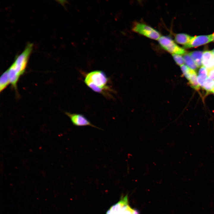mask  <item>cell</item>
<instances>
[{"mask_svg": "<svg viewBox=\"0 0 214 214\" xmlns=\"http://www.w3.org/2000/svg\"><path fill=\"white\" fill-rule=\"evenodd\" d=\"M133 214H140V213L137 210L134 209Z\"/></svg>", "mask_w": 214, "mask_h": 214, "instance_id": "19", "label": "cell"}, {"mask_svg": "<svg viewBox=\"0 0 214 214\" xmlns=\"http://www.w3.org/2000/svg\"><path fill=\"white\" fill-rule=\"evenodd\" d=\"M184 62L190 69L195 71L198 67L194 60L189 54H185L183 56Z\"/></svg>", "mask_w": 214, "mask_h": 214, "instance_id": "13", "label": "cell"}, {"mask_svg": "<svg viewBox=\"0 0 214 214\" xmlns=\"http://www.w3.org/2000/svg\"><path fill=\"white\" fill-rule=\"evenodd\" d=\"M212 34V41L213 42H214V33L213 34Z\"/></svg>", "mask_w": 214, "mask_h": 214, "instance_id": "20", "label": "cell"}, {"mask_svg": "<svg viewBox=\"0 0 214 214\" xmlns=\"http://www.w3.org/2000/svg\"><path fill=\"white\" fill-rule=\"evenodd\" d=\"M192 37L184 33L176 34L174 36V39L177 43L184 46L187 45L190 41Z\"/></svg>", "mask_w": 214, "mask_h": 214, "instance_id": "9", "label": "cell"}, {"mask_svg": "<svg viewBox=\"0 0 214 214\" xmlns=\"http://www.w3.org/2000/svg\"><path fill=\"white\" fill-rule=\"evenodd\" d=\"M197 77L195 71L193 70L190 78L188 81L190 86L192 88L198 90L199 89L200 85L197 81Z\"/></svg>", "mask_w": 214, "mask_h": 214, "instance_id": "14", "label": "cell"}, {"mask_svg": "<svg viewBox=\"0 0 214 214\" xmlns=\"http://www.w3.org/2000/svg\"></svg>", "mask_w": 214, "mask_h": 214, "instance_id": "24", "label": "cell"}, {"mask_svg": "<svg viewBox=\"0 0 214 214\" xmlns=\"http://www.w3.org/2000/svg\"><path fill=\"white\" fill-rule=\"evenodd\" d=\"M180 67L184 75L189 80L190 78L193 70L184 64L181 66Z\"/></svg>", "mask_w": 214, "mask_h": 214, "instance_id": "16", "label": "cell"}, {"mask_svg": "<svg viewBox=\"0 0 214 214\" xmlns=\"http://www.w3.org/2000/svg\"><path fill=\"white\" fill-rule=\"evenodd\" d=\"M211 51H205L203 52L202 64L207 70L213 67L212 63V60L213 57Z\"/></svg>", "mask_w": 214, "mask_h": 214, "instance_id": "8", "label": "cell"}, {"mask_svg": "<svg viewBox=\"0 0 214 214\" xmlns=\"http://www.w3.org/2000/svg\"><path fill=\"white\" fill-rule=\"evenodd\" d=\"M158 40L160 46L172 54L182 55L186 54V51L184 49L178 45L168 36H161Z\"/></svg>", "mask_w": 214, "mask_h": 214, "instance_id": "5", "label": "cell"}, {"mask_svg": "<svg viewBox=\"0 0 214 214\" xmlns=\"http://www.w3.org/2000/svg\"><path fill=\"white\" fill-rule=\"evenodd\" d=\"M10 84L7 70L1 75L0 78V92H2Z\"/></svg>", "mask_w": 214, "mask_h": 214, "instance_id": "10", "label": "cell"}, {"mask_svg": "<svg viewBox=\"0 0 214 214\" xmlns=\"http://www.w3.org/2000/svg\"><path fill=\"white\" fill-rule=\"evenodd\" d=\"M65 114L70 119L72 124L78 127L89 126L102 130L101 128L94 125L83 115L78 113L65 112Z\"/></svg>", "mask_w": 214, "mask_h": 214, "instance_id": "6", "label": "cell"}, {"mask_svg": "<svg viewBox=\"0 0 214 214\" xmlns=\"http://www.w3.org/2000/svg\"><path fill=\"white\" fill-rule=\"evenodd\" d=\"M134 210L129 205L127 195L122 197L116 204L111 207L106 214H133Z\"/></svg>", "mask_w": 214, "mask_h": 214, "instance_id": "3", "label": "cell"}, {"mask_svg": "<svg viewBox=\"0 0 214 214\" xmlns=\"http://www.w3.org/2000/svg\"><path fill=\"white\" fill-rule=\"evenodd\" d=\"M109 79L103 71L95 70L86 74L84 82L94 92L100 94L107 98H111L113 91L110 85Z\"/></svg>", "mask_w": 214, "mask_h": 214, "instance_id": "2", "label": "cell"}, {"mask_svg": "<svg viewBox=\"0 0 214 214\" xmlns=\"http://www.w3.org/2000/svg\"><path fill=\"white\" fill-rule=\"evenodd\" d=\"M211 92L214 94V88L211 91Z\"/></svg>", "mask_w": 214, "mask_h": 214, "instance_id": "23", "label": "cell"}, {"mask_svg": "<svg viewBox=\"0 0 214 214\" xmlns=\"http://www.w3.org/2000/svg\"><path fill=\"white\" fill-rule=\"evenodd\" d=\"M207 92H211L214 88V82L213 81L207 78L206 80L203 87Z\"/></svg>", "mask_w": 214, "mask_h": 214, "instance_id": "15", "label": "cell"}, {"mask_svg": "<svg viewBox=\"0 0 214 214\" xmlns=\"http://www.w3.org/2000/svg\"><path fill=\"white\" fill-rule=\"evenodd\" d=\"M207 70L204 66L200 67L199 72L197 80L199 84L201 85L204 84L207 78Z\"/></svg>", "mask_w": 214, "mask_h": 214, "instance_id": "11", "label": "cell"}, {"mask_svg": "<svg viewBox=\"0 0 214 214\" xmlns=\"http://www.w3.org/2000/svg\"><path fill=\"white\" fill-rule=\"evenodd\" d=\"M173 58L176 64L180 66L184 64L185 62L183 57L181 55L178 54H172Z\"/></svg>", "mask_w": 214, "mask_h": 214, "instance_id": "17", "label": "cell"}, {"mask_svg": "<svg viewBox=\"0 0 214 214\" xmlns=\"http://www.w3.org/2000/svg\"><path fill=\"white\" fill-rule=\"evenodd\" d=\"M212 63L213 67H214V56H213L212 60Z\"/></svg>", "mask_w": 214, "mask_h": 214, "instance_id": "21", "label": "cell"}, {"mask_svg": "<svg viewBox=\"0 0 214 214\" xmlns=\"http://www.w3.org/2000/svg\"><path fill=\"white\" fill-rule=\"evenodd\" d=\"M207 70L208 78L213 81H214V67Z\"/></svg>", "mask_w": 214, "mask_h": 214, "instance_id": "18", "label": "cell"}, {"mask_svg": "<svg viewBox=\"0 0 214 214\" xmlns=\"http://www.w3.org/2000/svg\"><path fill=\"white\" fill-rule=\"evenodd\" d=\"M203 52L201 51H192L189 54L194 60L198 67L202 66V59Z\"/></svg>", "mask_w": 214, "mask_h": 214, "instance_id": "12", "label": "cell"}, {"mask_svg": "<svg viewBox=\"0 0 214 214\" xmlns=\"http://www.w3.org/2000/svg\"><path fill=\"white\" fill-rule=\"evenodd\" d=\"M132 30L148 38L158 40L161 36L160 33L156 30L145 24L135 22L132 28Z\"/></svg>", "mask_w": 214, "mask_h": 214, "instance_id": "4", "label": "cell"}, {"mask_svg": "<svg viewBox=\"0 0 214 214\" xmlns=\"http://www.w3.org/2000/svg\"><path fill=\"white\" fill-rule=\"evenodd\" d=\"M212 41V34L192 37L190 42L183 46L185 48H194L205 44Z\"/></svg>", "mask_w": 214, "mask_h": 214, "instance_id": "7", "label": "cell"}, {"mask_svg": "<svg viewBox=\"0 0 214 214\" xmlns=\"http://www.w3.org/2000/svg\"><path fill=\"white\" fill-rule=\"evenodd\" d=\"M211 51L213 55V56H214V49H213L212 51Z\"/></svg>", "mask_w": 214, "mask_h": 214, "instance_id": "22", "label": "cell"}, {"mask_svg": "<svg viewBox=\"0 0 214 214\" xmlns=\"http://www.w3.org/2000/svg\"><path fill=\"white\" fill-rule=\"evenodd\" d=\"M33 49L32 43H28L22 53L15 57L13 63L7 69L10 84L17 93V84L20 78L26 71Z\"/></svg>", "mask_w": 214, "mask_h": 214, "instance_id": "1", "label": "cell"}]
</instances>
